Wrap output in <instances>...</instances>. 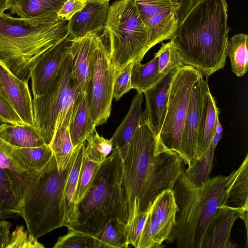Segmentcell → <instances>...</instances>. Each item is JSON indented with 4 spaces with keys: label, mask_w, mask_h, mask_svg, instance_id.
I'll return each mask as SVG.
<instances>
[{
    "label": "cell",
    "mask_w": 248,
    "mask_h": 248,
    "mask_svg": "<svg viewBox=\"0 0 248 248\" xmlns=\"http://www.w3.org/2000/svg\"><path fill=\"white\" fill-rule=\"evenodd\" d=\"M238 217L245 222L248 238V211L223 204L213 220L205 248L232 247L229 239L232 225Z\"/></svg>",
    "instance_id": "obj_18"
},
{
    "label": "cell",
    "mask_w": 248,
    "mask_h": 248,
    "mask_svg": "<svg viewBox=\"0 0 248 248\" xmlns=\"http://www.w3.org/2000/svg\"><path fill=\"white\" fill-rule=\"evenodd\" d=\"M101 164L83 199L78 205L74 228L95 235L111 219L126 224L128 210L123 185V160L117 148Z\"/></svg>",
    "instance_id": "obj_5"
},
{
    "label": "cell",
    "mask_w": 248,
    "mask_h": 248,
    "mask_svg": "<svg viewBox=\"0 0 248 248\" xmlns=\"http://www.w3.org/2000/svg\"><path fill=\"white\" fill-rule=\"evenodd\" d=\"M68 232L58 238L53 248H94V236L71 226L67 227Z\"/></svg>",
    "instance_id": "obj_36"
},
{
    "label": "cell",
    "mask_w": 248,
    "mask_h": 248,
    "mask_svg": "<svg viewBox=\"0 0 248 248\" xmlns=\"http://www.w3.org/2000/svg\"><path fill=\"white\" fill-rule=\"evenodd\" d=\"M103 36L116 73L129 63L141 62L150 49L135 0H116L110 5Z\"/></svg>",
    "instance_id": "obj_7"
},
{
    "label": "cell",
    "mask_w": 248,
    "mask_h": 248,
    "mask_svg": "<svg viewBox=\"0 0 248 248\" xmlns=\"http://www.w3.org/2000/svg\"><path fill=\"white\" fill-rule=\"evenodd\" d=\"M155 54L158 59L159 72L162 76L171 70L178 69L184 65L170 41L162 43Z\"/></svg>",
    "instance_id": "obj_38"
},
{
    "label": "cell",
    "mask_w": 248,
    "mask_h": 248,
    "mask_svg": "<svg viewBox=\"0 0 248 248\" xmlns=\"http://www.w3.org/2000/svg\"><path fill=\"white\" fill-rule=\"evenodd\" d=\"M0 168L10 179L19 204L37 182L40 171L27 166L12 151L10 145L0 138Z\"/></svg>",
    "instance_id": "obj_14"
},
{
    "label": "cell",
    "mask_w": 248,
    "mask_h": 248,
    "mask_svg": "<svg viewBox=\"0 0 248 248\" xmlns=\"http://www.w3.org/2000/svg\"><path fill=\"white\" fill-rule=\"evenodd\" d=\"M72 109L56 129L49 146L57 162L70 158L75 149L69 132V121Z\"/></svg>",
    "instance_id": "obj_31"
},
{
    "label": "cell",
    "mask_w": 248,
    "mask_h": 248,
    "mask_svg": "<svg viewBox=\"0 0 248 248\" xmlns=\"http://www.w3.org/2000/svg\"><path fill=\"white\" fill-rule=\"evenodd\" d=\"M219 110L209 87L204 94L203 107L199 127L197 159H200L208 148L215 133V124Z\"/></svg>",
    "instance_id": "obj_22"
},
{
    "label": "cell",
    "mask_w": 248,
    "mask_h": 248,
    "mask_svg": "<svg viewBox=\"0 0 248 248\" xmlns=\"http://www.w3.org/2000/svg\"><path fill=\"white\" fill-rule=\"evenodd\" d=\"M20 204L12 182L0 168V219L19 215Z\"/></svg>",
    "instance_id": "obj_32"
},
{
    "label": "cell",
    "mask_w": 248,
    "mask_h": 248,
    "mask_svg": "<svg viewBox=\"0 0 248 248\" xmlns=\"http://www.w3.org/2000/svg\"><path fill=\"white\" fill-rule=\"evenodd\" d=\"M209 88L207 80L201 74L193 84L182 133L179 155L188 167L196 160L199 127L203 107L204 94Z\"/></svg>",
    "instance_id": "obj_12"
},
{
    "label": "cell",
    "mask_w": 248,
    "mask_h": 248,
    "mask_svg": "<svg viewBox=\"0 0 248 248\" xmlns=\"http://www.w3.org/2000/svg\"><path fill=\"white\" fill-rule=\"evenodd\" d=\"M230 178V174L218 175L198 186L184 170L181 172L173 188L178 215L168 243H174L181 248H205L213 220L219 207L225 204Z\"/></svg>",
    "instance_id": "obj_3"
},
{
    "label": "cell",
    "mask_w": 248,
    "mask_h": 248,
    "mask_svg": "<svg viewBox=\"0 0 248 248\" xmlns=\"http://www.w3.org/2000/svg\"><path fill=\"white\" fill-rule=\"evenodd\" d=\"M179 155L166 149L143 114L123 161V185L127 202L128 226L150 202L165 189L173 190L184 170Z\"/></svg>",
    "instance_id": "obj_1"
},
{
    "label": "cell",
    "mask_w": 248,
    "mask_h": 248,
    "mask_svg": "<svg viewBox=\"0 0 248 248\" xmlns=\"http://www.w3.org/2000/svg\"></svg>",
    "instance_id": "obj_49"
},
{
    "label": "cell",
    "mask_w": 248,
    "mask_h": 248,
    "mask_svg": "<svg viewBox=\"0 0 248 248\" xmlns=\"http://www.w3.org/2000/svg\"><path fill=\"white\" fill-rule=\"evenodd\" d=\"M109 0H86L85 7L67 22L70 39L83 37L104 30L109 8Z\"/></svg>",
    "instance_id": "obj_16"
},
{
    "label": "cell",
    "mask_w": 248,
    "mask_h": 248,
    "mask_svg": "<svg viewBox=\"0 0 248 248\" xmlns=\"http://www.w3.org/2000/svg\"><path fill=\"white\" fill-rule=\"evenodd\" d=\"M44 246L37 241L23 226H17L10 235L6 248H43Z\"/></svg>",
    "instance_id": "obj_40"
},
{
    "label": "cell",
    "mask_w": 248,
    "mask_h": 248,
    "mask_svg": "<svg viewBox=\"0 0 248 248\" xmlns=\"http://www.w3.org/2000/svg\"><path fill=\"white\" fill-rule=\"evenodd\" d=\"M227 0H193L170 41L183 63L207 78L223 69L229 33Z\"/></svg>",
    "instance_id": "obj_2"
},
{
    "label": "cell",
    "mask_w": 248,
    "mask_h": 248,
    "mask_svg": "<svg viewBox=\"0 0 248 248\" xmlns=\"http://www.w3.org/2000/svg\"><path fill=\"white\" fill-rule=\"evenodd\" d=\"M135 3L145 26L155 16L174 9L170 0H135Z\"/></svg>",
    "instance_id": "obj_39"
},
{
    "label": "cell",
    "mask_w": 248,
    "mask_h": 248,
    "mask_svg": "<svg viewBox=\"0 0 248 248\" xmlns=\"http://www.w3.org/2000/svg\"><path fill=\"white\" fill-rule=\"evenodd\" d=\"M178 22L174 9L166 10L151 18L146 25L149 48L151 49L163 41L170 39Z\"/></svg>",
    "instance_id": "obj_27"
},
{
    "label": "cell",
    "mask_w": 248,
    "mask_h": 248,
    "mask_svg": "<svg viewBox=\"0 0 248 248\" xmlns=\"http://www.w3.org/2000/svg\"><path fill=\"white\" fill-rule=\"evenodd\" d=\"M68 21L58 15L31 18L0 16V61L16 77L28 82L40 55L68 36Z\"/></svg>",
    "instance_id": "obj_4"
},
{
    "label": "cell",
    "mask_w": 248,
    "mask_h": 248,
    "mask_svg": "<svg viewBox=\"0 0 248 248\" xmlns=\"http://www.w3.org/2000/svg\"><path fill=\"white\" fill-rule=\"evenodd\" d=\"M149 211L148 206L146 211L140 212L131 223L127 227L129 244L136 248H138Z\"/></svg>",
    "instance_id": "obj_42"
},
{
    "label": "cell",
    "mask_w": 248,
    "mask_h": 248,
    "mask_svg": "<svg viewBox=\"0 0 248 248\" xmlns=\"http://www.w3.org/2000/svg\"><path fill=\"white\" fill-rule=\"evenodd\" d=\"M0 123L12 124H25L0 93Z\"/></svg>",
    "instance_id": "obj_43"
},
{
    "label": "cell",
    "mask_w": 248,
    "mask_h": 248,
    "mask_svg": "<svg viewBox=\"0 0 248 248\" xmlns=\"http://www.w3.org/2000/svg\"><path fill=\"white\" fill-rule=\"evenodd\" d=\"M8 0H0V16L7 9Z\"/></svg>",
    "instance_id": "obj_48"
},
{
    "label": "cell",
    "mask_w": 248,
    "mask_h": 248,
    "mask_svg": "<svg viewBox=\"0 0 248 248\" xmlns=\"http://www.w3.org/2000/svg\"><path fill=\"white\" fill-rule=\"evenodd\" d=\"M101 38L98 33H90L82 37L70 39L72 78L78 93L91 94L94 62Z\"/></svg>",
    "instance_id": "obj_11"
},
{
    "label": "cell",
    "mask_w": 248,
    "mask_h": 248,
    "mask_svg": "<svg viewBox=\"0 0 248 248\" xmlns=\"http://www.w3.org/2000/svg\"><path fill=\"white\" fill-rule=\"evenodd\" d=\"M28 83L16 77L0 61V93L25 124L35 126Z\"/></svg>",
    "instance_id": "obj_15"
},
{
    "label": "cell",
    "mask_w": 248,
    "mask_h": 248,
    "mask_svg": "<svg viewBox=\"0 0 248 248\" xmlns=\"http://www.w3.org/2000/svg\"><path fill=\"white\" fill-rule=\"evenodd\" d=\"M143 93H137L133 98L130 108L112 137L113 147L119 150L124 161L130 142L142 119L141 105Z\"/></svg>",
    "instance_id": "obj_20"
},
{
    "label": "cell",
    "mask_w": 248,
    "mask_h": 248,
    "mask_svg": "<svg viewBox=\"0 0 248 248\" xmlns=\"http://www.w3.org/2000/svg\"><path fill=\"white\" fill-rule=\"evenodd\" d=\"M71 157L57 164L54 155L41 170L35 185L20 205L19 215L29 233L38 238L64 226L62 201L64 186L73 164Z\"/></svg>",
    "instance_id": "obj_6"
},
{
    "label": "cell",
    "mask_w": 248,
    "mask_h": 248,
    "mask_svg": "<svg viewBox=\"0 0 248 248\" xmlns=\"http://www.w3.org/2000/svg\"><path fill=\"white\" fill-rule=\"evenodd\" d=\"M170 1L179 22L190 9L193 0H170Z\"/></svg>",
    "instance_id": "obj_45"
},
{
    "label": "cell",
    "mask_w": 248,
    "mask_h": 248,
    "mask_svg": "<svg viewBox=\"0 0 248 248\" xmlns=\"http://www.w3.org/2000/svg\"><path fill=\"white\" fill-rule=\"evenodd\" d=\"M134 63H130L116 74L113 86V98L118 101L131 89V72Z\"/></svg>",
    "instance_id": "obj_41"
},
{
    "label": "cell",
    "mask_w": 248,
    "mask_h": 248,
    "mask_svg": "<svg viewBox=\"0 0 248 248\" xmlns=\"http://www.w3.org/2000/svg\"><path fill=\"white\" fill-rule=\"evenodd\" d=\"M178 69L171 70L143 93L146 100L143 113L157 139L167 111L171 82Z\"/></svg>",
    "instance_id": "obj_17"
},
{
    "label": "cell",
    "mask_w": 248,
    "mask_h": 248,
    "mask_svg": "<svg viewBox=\"0 0 248 248\" xmlns=\"http://www.w3.org/2000/svg\"><path fill=\"white\" fill-rule=\"evenodd\" d=\"M215 149L216 147L210 144L203 155L185 171L187 176L194 184L201 186L210 178Z\"/></svg>",
    "instance_id": "obj_34"
},
{
    "label": "cell",
    "mask_w": 248,
    "mask_h": 248,
    "mask_svg": "<svg viewBox=\"0 0 248 248\" xmlns=\"http://www.w3.org/2000/svg\"><path fill=\"white\" fill-rule=\"evenodd\" d=\"M215 133L217 134H222L223 128L220 124L218 117H217L215 124Z\"/></svg>",
    "instance_id": "obj_47"
},
{
    "label": "cell",
    "mask_w": 248,
    "mask_h": 248,
    "mask_svg": "<svg viewBox=\"0 0 248 248\" xmlns=\"http://www.w3.org/2000/svg\"><path fill=\"white\" fill-rule=\"evenodd\" d=\"M248 36L240 33L228 39L227 56L231 61L232 70L237 77L244 76L248 67Z\"/></svg>",
    "instance_id": "obj_30"
},
{
    "label": "cell",
    "mask_w": 248,
    "mask_h": 248,
    "mask_svg": "<svg viewBox=\"0 0 248 248\" xmlns=\"http://www.w3.org/2000/svg\"><path fill=\"white\" fill-rule=\"evenodd\" d=\"M201 74L194 67L184 64L177 70L171 82L167 111L158 141L179 155L192 89Z\"/></svg>",
    "instance_id": "obj_9"
},
{
    "label": "cell",
    "mask_w": 248,
    "mask_h": 248,
    "mask_svg": "<svg viewBox=\"0 0 248 248\" xmlns=\"http://www.w3.org/2000/svg\"><path fill=\"white\" fill-rule=\"evenodd\" d=\"M68 36L43 52L31 70L33 98L44 93L58 73L69 52Z\"/></svg>",
    "instance_id": "obj_13"
},
{
    "label": "cell",
    "mask_w": 248,
    "mask_h": 248,
    "mask_svg": "<svg viewBox=\"0 0 248 248\" xmlns=\"http://www.w3.org/2000/svg\"><path fill=\"white\" fill-rule=\"evenodd\" d=\"M0 138L17 148L35 147L45 144L36 127L26 124H1Z\"/></svg>",
    "instance_id": "obj_24"
},
{
    "label": "cell",
    "mask_w": 248,
    "mask_h": 248,
    "mask_svg": "<svg viewBox=\"0 0 248 248\" xmlns=\"http://www.w3.org/2000/svg\"><path fill=\"white\" fill-rule=\"evenodd\" d=\"M150 212L159 221L164 232L169 237L175 224L178 211L173 190L168 189L161 191L150 203Z\"/></svg>",
    "instance_id": "obj_26"
},
{
    "label": "cell",
    "mask_w": 248,
    "mask_h": 248,
    "mask_svg": "<svg viewBox=\"0 0 248 248\" xmlns=\"http://www.w3.org/2000/svg\"><path fill=\"white\" fill-rule=\"evenodd\" d=\"M10 222L0 219V248H6L10 237Z\"/></svg>",
    "instance_id": "obj_46"
},
{
    "label": "cell",
    "mask_w": 248,
    "mask_h": 248,
    "mask_svg": "<svg viewBox=\"0 0 248 248\" xmlns=\"http://www.w3.org/2000/svg\"><path fill=\"white\" fill-rule=\"evenodd\" d=\"M86 0H66L57 13L61 19L68 21L86 5Z\"/></svg>",
    "instance_id": "obj_44"
},
{
    "label": "cell",
    "mask_w": 248,
    "mask_h": 248,
    "mask_svg": "<svg viewBox=\"0 0 248 248\" xmlns=\"http://www.w3.org/2000/svg\"><path fill=\"white\" fill-rule=\"evenodd\" d=\"M94 236V248H126L129 244L126 224L110 220Z\"/></svg>",
    "instance_id": "obj_28"
},
{
    "label": "cell",
    "mask_w": 248,
    "mask_h": 248,
    "mask_svg": "<svg viewBox=\"0 0 248 248\" xmlns=\"http://www.w3.org/2000/svg\"><path fill=\"white\" fill-rule=\"evenodd\" d=\"M77 92L69 52L46 92L33 98L35 126L45 144L49 145L58 127L72 109Z\"/></svg>",
    "instance_id": "obj_8"
},
{
    "label": "cell",
    "mask_w": 248,
    "mask_h": 248,
    "mask_svg": "<svg viewBox=\"0 0 248 248\" xmlns=\"http://www.w3.org/2000/svg\"><path fill=\"white\" fill-rule=\"evenodd\" d=\"M66 0H8L7 9L19 18H31L57 13Z\"/></svg>",
    "instance_id": "obj_25"
},
{
    "label": "cell",
    "mask_w": 248,
    "mask_h": 248,
    "mask_svg": "<svg viewBox=\"0 0 248 248\" xmlns=\"http://www.w3.org/2000/svg\"><path fill=\"white\" fill-rule=\"evenodd\" d=\"M13 152L29 167L41 170L51 158L53 153L49 145L31 148H17L11 146Z\"/></svg>",
    "instance_id": "obj_33"
},
{
    "label": "cell",
    "mask_w": 248,
    "mask_h": 248,
    "mask_svg": "<svg viewBox=\"0 0 248 248\" xmlns=\"http://www.w3.org/2000/svg\"><path fill=\"white\" fill-rule=\"evenodd\" d=\"M113 148V140L100 136L96 129L85 141L84 154L91 160L101 164Z\"/></svg>",
    "instance_id": "obj_35"
},
{
    "label": "cell",
    "mask_w": 248,
    "mask_h": 248,
    "mask_svg": "<svg viewBox=\"0 0 248 248\" xmlns=\"http://www.w3.org/2000/svg\"><path fill=\"white\" fill-rule=\"evenodd\" d=\"M101 164L89 159L84 153L78 180L77 194L78 203L86 195L98 172Z\"/></svg>",
    "instance_id": "obj_37"
},
{
    "label": "cell",
    "mask_w": 248,
    "mask_h": 248,
    "mask_svg": "<svg viewBox=\"0 0 248 248\" xmlns=\"http://www.w3.org/2000/svg\"><path fill=\"white\" fill-rule=\"evenodd\" d=\"M90 95L87 93L77 94L69 121V132L74 147L86 141L96 129L90 112Z\"/></svg>",
    "instance_id": "obj_19"
},
{
    "label": "cell",
    "mask_w": 248,
    "mask_h": 248,
    "mask_svg": "<svg viewBox=\"0 0 248 248\" xmlns=\"http://www.w3.org/2000/svg\"><path fill=\"white\" fill-rule=\"evenodd\" d=\"M225 204L248 211V155L240 166L230 174L226 186Z\"/></svg>",
    "instance_id": "obj_23"
},
{
    "label": "cell",
    "mask_w": 248,
    "mask_h": 248,
    "mask_svg": "<svg viewBox=\"0 0 248 248\" xmlns=\"http://www.w3.org/2000/svg\"><path fill=\"white\" fill-rule=\"evenodd\" d=\"M116 74L108 47L101 36L94 62L90 94V116L95 126L106 123L110 116Z\"/></svg>",
    "instance_id": "obj_10"
},
{
    "label": "cell",
    "mask_w": 248,
    "mask_h": 248,
    "mask_svg": "<svg viewBox=\"0 0 248 248\" xmlns=\"http://www.w3.org/2000/svg\"><path fill=\"white\" fill-rule=\"evenodd\" d=\"M162 77L159 72L157 57L155 54L154 58L145 64L140 62L133 64L131 72L132 89L136 90L137 93H143Z\"/></svg>",
    "instance_id": "obj_29"
},
{
    "label": "cell",
    "mask_w": 248,
    "mask_h": 248,
    "mask_svg": "<svg viewBox=\"0 0 248 248\" xmlns=\"http://www.w3.org/2000/svg\"><path fill=\"white\" fill-rule=\"evenodd\" d=\"M85 147V141L78 144L77 154L64 186L62 207L64 226L66 227L74 225L77 222V189Z\"/></svg>",
    "instance_id": "obj_21"
}]
</instances>
